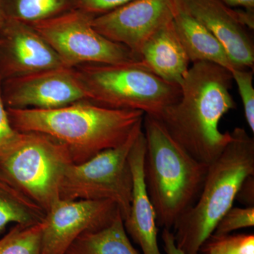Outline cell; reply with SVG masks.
Returning <instances> with one entry per match:
<instances>
[{"label": "cell", "mask_w": 254, "mask_h": 254, "mask_svg": "<svg viewBox=\"0 0 254 254\" xmlns=\"http://www.w3.org/2000/svg\"><path fill=\"white\" fill-rule=\"evenodd\" d=\"M92 18L73 9L29 25L43 37L66 67L140 61L126 47L98 33L92 26Z\"/></svg>", "instance_id": "obj_8"}, {"label": "cell", "mask_w": 254, "mask_h": 254, "mask_svg": "<svg viewBox=\"0 0 254 254\" xmlns=\"http://www.w3.org/2000/svg\"><path fill=\"white\" fill-rule=\"evenodd\" d=\"M2 19L3 14L2 11H1V1H0V24H1V21H2Z\"/></svg>", "instance_id": "obj_29"}, {"label": "cell", "mask_w": 254, "mask_h": 254, "mask_svg": "<svg viewBox=\"0 0 254 254\" xmlns=\"http://www.w3.org/2000/svg\"><path fill=\"white\" fill-rule=\"evenodd\" d=\"M17 133L18 131L13 128L10 123L1 88H0V155L14 141Z\"/></svg>", "instance_id": "obj_25"}, {"label": "cell", "mask_w": 254, "mask_h": 254, "mask_svg": "<svg viewBox=\"0 0 254 254\" xmlns=\"http://www.w3.org/2000/svg\"><path fill=\"white\" fill-rule=\"evenodd\" d=\"M139 59L151 72L180 86L190 62L177 34L174 18L145 42Z\"/></svg>", "instance_id": "obj_15"}, {"label": "cell", "mask_w": 254, "mask_h": 254, "mask_svg": "<svg viewBox=\"0 0 254 254\" xmlns=\"http://www.w3.org/2000/svg\"><path fill=\"white\" fill-rule=\"evenodd\" d=\"M229 7L242 8L247 12L254 14V0H219Z\"/></svg>", "instance_id": "obj_28"}, {"label": "cell", "mask_w": 254, "mask_h": 254, "mask_svg": "<svg viewBox=\"0 0 254 254\" xmlns=\"http://www.w3.org/2000/svg\"><path fill=\"white\" fill-rule=\"evenodd\" d=\"M61 66H65L59 57L34 28L3 17L0 24V78Z\"/></svg>", "instance_id": "obj_13"}, {"label": "cell", "mask_w": 254, "mask_h": 254, "mask_svg": "<svg viewBox=\"0 0 254 254\" xmlns=\"http://www.w3.org/2000/svg\"><path fill=\"white\" fill-rule=\"evenodd\" d=\"M143 121L123 144L83 163H71L64 174L60 199L110 200L118 205L125 220L129 214L133 188L128 155L143 130Z\"/></svg>", "instance_id": "obj_7"}, {"label": "cell", "mask_w": 254, "mask_h": 254, "mask_svg": "<svg viewBox=\"0 0 254 254\" xmlns=\"http://www.w3.org/2000/svg\"><path fill=\"white\" fill-rule=\"evenodd\" d=\"M71 163L67 150L53 138L18 131L0 155V174L47 213L59 199L64 174Z\"/></svg>", "instance_id": "obj_6"}, {"label": "cell", "mask_w": 254, "mask_h": 254, "mask_svg": "<svg viewBox=\"0 0 254 254\" xmlns=\"http://www.w3.org/2000/svg\"><path fill=\"white\" fill-rule=\"evenodd\" d=\"M76 71L89 101L118 110H139L158 118L181 96V88L151 72L141 61L88 64Z\"/></svg>", "instance_id": "obj_5"}, {"label": "cell", "mask_w": 254, "mask_h": 254, "mask_svg": "<svg viewBox=\"0 0 254 254\" xmlns=\"http://www.w3.org/2000/svg\"><path fill=\"white\" fill-rule=\"evenodd\" d=\"M66 254H140L132 245L121 213L103 228L85 232L70 246Z\"/></svg>", "instance_id": "obj_17"}, {"label": "cell", "mask_w": 254, "mask_h": 254, "mask_svg": "<svg viewBox=\"0 0 254 254\" xmlns=\"http://www.w3.org/2000/svg\"><path fill=\"white\" fill-rule=\"evenodd\" d=\"M44 220L33 225H15L0 238V254H41Z\"/></svg>", "instance_id": "obj_20"}, {"label": "cell", "mask_w": 254, "mask_h": 254, "mask_svg": "<svg viewBox=\"0 0 254 254\" xmlns=\"http://www.w3.org/2000/svg\"><path fill=\"white\" fill-rule=\"evenodd\" d=\"M6 109L16 131L53 138L75 164L123 144L145 116L139 110L113 109L88 100L54 109Z\"/></svg>", "instance_id": "obj_2"}, {"label": "cell", "mask_w": 254, "mask_h": 254, "mask_svg": "<svg viewBox=\"0 0 254 254\" xmlns=\"http://www.w3.org/2000/svg\"><path fill=\"white\" fill-rule=\"evenodd\" d=\"M1 93L6 108L11 109H54L89 101L76 68L66 66L5 79Z\"/></svg>", "instance_id": "obj_9"}, {"label": "cell", "mask_w": 254, "mask_h": 254, "mask_svg": "<svg viewBox=\"0 0 254 254\" xmlns=\"http://www.w3.org/2000/svg\"><path fill=\"white\" fill-rule=\"evenodd\" d=\"M175 8L176 0H132L92 18V26L110 41L126 47L139 59L145 42L173 19Z\"/></svg>", "instance_id": "obj_11"}, {"label": "cell", "mask_w": 254, "mask_h": 254, "mask_svg": "<svg viewBox=\"0 0 254 254\" xmlns=\"http://www.w3.org/2000/svg\"><path fill=\"white\" fill-rule=\"evenodd\" d=\"M143 131L145 188L154 208L157 226L173 231L199 197L209 165L189 154L154 117L145 115Z\"/></svg>", "instance_id": "obj_3"}, {"label": "cell", "mask_w": 254, "mask_h": 254, "mask_svg": "<svg viewBox=\"0 0 254 254\" xmlns=\"http://www.w3.org/2000/svg\"><path fill=\"white\" fill-rule=\"evenodd\" d=\"M164 250L166 254H185L177 247L175 243V237L172 230L163 229L162 232Z\"/></svg>", "instance_id": "obj_27"}, {"label": "cell", "mask_w": 254, "mask_h": 254, "mask_svg": "<svg viewBox=\"0 0 254 254\" xmlns=\"http://www.w3.org/2000/svg\"><path fill=\"white\" fill-rule=\"evenodd\" d=\"M198 254H254V235L212 234L202 244Z\"/></svg>", "instance_id": "obj_21"}, {"label": "cell", "mask_w": 254, "mask_h": 254, "mask_svg": "<svg viewBox=\"0 0 254 254\" xmlns=\"http://www.w3.org/2000/svg\"><path fill=\"white\" fill-rule=\"evenodd\" d=\"M132 0H73L74 9L94 18L129 2Z\"/></svg>", "instance_id": "obj_24"}, {"label": "cell", "mask_w": 254, "mask_h": 254, "mask_svg": "<svg viewBox=\"0 0 254 254\" xmlns=\"http://www.w3.org/2000/svg\"><path fill=\"white\" fill-rule=\"evenodd\" d=\"M237 198L247 206H254V175L246 179L237 193Z\"/></svg>", "instance_id": "obj_26"}, {"label": "cell", "mask_w": 254, "mask_h": 254, "mask_svg": "<svg viewBox=\"0 0 254 254\" xmlns=\"http://www.w3.org/2000/svg\"><path fill=\"white\" fill-rule=\"evenodd\" d=\"M176 1L218 39L236 68L254 69V43L247 29H254V14L234 9L219 0Z\"/></svg>", "instance_id": "obj_12"}, {"label": "cell", "mask_w": 254, "mask_h": 254, "mask_svg": "<svg viewBox=\"0 0 254 254\" xmlns=\"http://www.w3.org/2000/svg\"><path fill=\"white\" fill-rule=\"evenodd\" d=\"M174 23L190 63L208 62L230 71L237 68L218 39L199 21L182 9L177 1Z\"/></svg>", "instance_id": "obj_16"}, {"label": "cell", "mask_w": 254, "mask_h": 254, "mask_svg": "<svg viewBox=\"0 0 254 254\" xmlns=\"http://www.w3.org/2000/svg\"><path fill=\"white\" fill-rule=\"evenodd\" d=\"M232 81L230 71L221 66L192 63L180 84V98L155 118L200 163H213L231 140V132L222 133L219 124L225 114L237 108L230 93Z\"/></svg>", "instance_id": "obj_1"}, {"label": "cell", "mask_w": 254, "mask_h": 254, "mask_svg": "<svg viewBox=\"0 0 254 254\" xmlns=\"http://www.w3.org/2000/svg\"><path fill=\"white\" fill-rule=\"evenodd\" d=\"M120 212L110 200L59 198L46 213L41 254H66L78 237L109 225Z\"/></svg>", "instance_id": "obj_10"}, {"label": "cell", "mask_w": 254, "mask_h": 254, "mask_svg": "<svg viewBox=\"0 0 254 254\" xmlns=\"http://www.w3.org/2000/svg\"><path fill=\"white\" fill-rule=\"evenodd\" d=\"M254 226V206H232L219 220L214 235H227L240 229Z\"/></svg>", "instance_id": "obj_23"}, {"label": "cell", "mask_w": 254, "mask_h": 254, "mask_svg": "<svg viewBox=\"0 0 254 254\" xmlns=\"http://www.w3.org/2000/svg\"><path fill=\"white\" fill-rule=\"evenodd\" d=\"M3 17L31 24L74 9L73 0H0Z\"/></svg>", "instance_id": "obj_19"}, {"label": "cell", "mask_w": 254, "mask_h": 254, "mask_svg": "<svg viewBox=\"0 0 254 254\" xmlns=\"http://www.w3.org/2000/svg\"><path fill=\"white\" fill-rule=\"evenodd\" d=\"M231 73L232 79L236 82L239 93L244 107L245 117L247 125L254 132V88L253 85L254 69L234 68Z\"/></svg>", "instance_id": "obj_22"}, {"label": "cell", "mask_w": 254, "mask_h": 254, "mask_svg": "<svg viewBox=\"0 0 254 254\" xmlns=\"http://www.w3.org/2000/svg\"><path fill=\"white\" fill-rule=\"evenodd\" d=\"M145 151V138L142 130L128 155L133 188L129 214L124 220V225L127 235L139 246L143 254H163L158 246L156 215L147 193L143 177Z\"/></svg>", "instance_id": "obj_14"}, {"label": "cell", "mask_w": 254, "mask_h": 254, "mask_svg": "<svg viewBox=\"0 0 254 254\" xmlns=\"http://www.w3.org/2000/svg\"><path fill=\"white\" fill-rule=\"evenodd\" d=\"M218 158L208 165L199 197L174 227L175 243L185 254H198L222 217L233 206L247 177L254 175V139L236 127Z\"/></svg>", "instance_id": "obj_4"}, {"label": "cell", "mask_w": 254, "mask_h": 254, "mask_svg": "<svg viewBox=\"0 0 254 254\" xmlns=\"http://www.w3.org/2000/svg\"><path fill=\"white\" fill-rule=\"evenodd\" d=\"M46 212L0 174V235L10 224L33 225Z\"/></svg>", "instance_id": "obj_18"}]
</instances>
